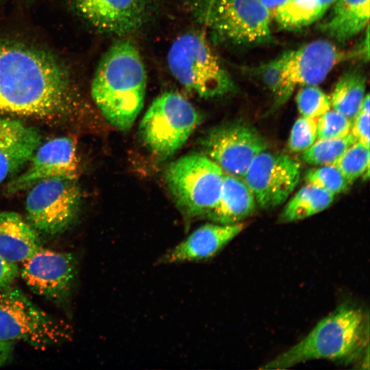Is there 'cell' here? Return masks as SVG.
Masks as SVG:
<instances>
[{"label":"cell","mask_w":370,"mask_h":370,"mask_svg":"<svg viewBox=\"0 0 370 370\" xmlns=\"http://www.w3.org/2000/svg\"><path fill=\"white\" fill-rule=\"evenodd\" d=\"M224 175L207 156L191 153L171 163L164 180L184 213L189 217H206L219 198Z\"/></svg>","instance_id":"obj_8"},{"label":"cell","mask_w":370,"mask_h":370,"mask_svg":"<svg viewBox=\"0 0 370 370\" xmlns=\"http://www.w3.org/2000/svg\"><path fill=\"white\" fill-rule=\"evenodd\" d=\"M300 172V164L286 154L266 149L254 158L242 178L256 204L271 209L286 201L298 184Z\"/></svg>","instance_id":"obj_11"},{"label":"cell","mask_w":370,"mask_h":370,"mask_svg":"<svg viewBox=\"0 0 370 370\" xmlns=\"http://www.w3.org/2000/svg\"><path fill=\"white\" fill-rule=\"evenodd\" d=\"M201 146L205 155L225 173L242 178L254 158L266 150L268 144L255 127L236 121L211 129L202 138Z\"/></svg>","instance_id":"obj_10"},{"label":"cell","mask_w":370,"mask_h":370,"mask_svg":"<svg viewBox=\"0 0 370 370\" xmlns=\"http://www.w3.org/2000/svg\"><path fill=\"white\" fill-rule=\"evenodd\" d=\"M334 197V195L308 184L286 204L279 220L282 223H290L312 217L328 208Z\"/></svg>","instance_id":"obj_23"},{"label":"cell","mask_w":370,"mask_h":370,"mask_svg":"<svg viewBox=\"0 0 370 370\" xmlns=\"http://www.w3.org/2000/svg\"><path fill=\"white\" fill-rule=\"evenodd\" d=\"M200 18L217 41L254 46L271 41V15L260 0H203Z\"/></svg>","instance_id":"obj_6"},{"label":"cell","mask_w":370,"mask_h":370,"mask_svg":"<svg viewBox=\"0 0 370 370\" xmlns=\"http://www.w3.org/2000/svg\"><path fill=\"white\" fill-rule=\"evenodd\" d=\"M13 343L0 340V367L10 358L12 353Z\"/></svg>","instance_id":"obj_33"},{"label":"cell","mask_w":370,"mask_h":370,"mask_svg":"<svg viewBox=\"0 0 370 370\" xmlns=\"http://www.w3.org/2000/svg\"><path fill=\"white\" fill-rule=\"evenodd\" d=\"M167 64L174 78L201 98L223 96L234 89L230 75L201 33L178 36L169 49Z\"/></svg>","instance_id":"obj_4"},{"label":"cell","mask_w":370,"mask_h":370,"mask_svg":"<svg viewBox=\"0 0 370 370\" xmlns=\"http://www.w3.org/2000/svg\"><path fill=\"white\" fill-rule=\"evenodd\" d=\"M82 193L77 178L58 177L38 182L28 189L26 220L38 233H62L77 217Z\"/></svg>","instance_id":"obj_9"},{"label":"cell","mask_w":370,"mask_h":370,"mask_svg":"<svg viewBox=\"0 0 370 370\" xmlns=\"http://www.w3.org/2000/svg\"><path fill=\"white\" fill-rule=\"evenodd\" d=\"M26 166L23 173L8 182V194L28 190L38 182L48 178H77L79 158L76 142L70 136H61L40 144Z\"/></svg>","instance_id":"obj_14"},{"label":"cell","mask_w":370,"mask_h":370,"mask_svg":"<svg viewBox=\"0 0 370 370\" xmlns=\"http://www.w3.org/2000/svg\"><path fill=\"white\" fill-rule=\"evenodd\" d=\"M74 256L42 247L23 262L21 278L35 294L60 303L71 293L76 276Z\"/></svg>","instance_id":"obj_13"},{"label":"cell","mask_w":370,"mask_h":370,"mask_svg":"<svg viewBox=\"0 0 370 370\" xmlns=\"http://www.w3.org/2000/svg\"><path fill=\"white\" fill-rule=\"evenodd\" d=\"M19 275L16 263L10 262L0 255V290L11 286Z\"/></svg>","instance_id":"obj_32"},{"label":"cell","mask_w":370,"mask_h":370,"mask_svg":"<svg viewBox=\"0 0 370 370\" xmlns=\"http://www.w3.org/2000/svg\"><path fill=\"white\" fill-rule=\"evenodd\" d=\"M42 247L39 234L26 219L11 211L0 212V255L23 262Z\"/></svg>","instance_id":"obj_18"},{"label":"cell","mask_w":370,"mask_h":370,"mask_svg":"<svg viewBox=\"0 0 370 370\" xmlns=\"http://www.w3.org/2000/svg\"><path fill=\"white\" fill-rule=\"evenodd\" d=\"M79 18L96 30L125 36L141 28L151 18L153 0H68Z\"/></svg>","instance_id":"obj_12"},{"label":"cell","mask_w":370,"mask_h":370,"mask_svg":"<svg viewBox=\"0 0 370 370\" xmlns=\"http://www.w3.org/2000/svg\"><path fill=\"white\" fill-rule=\"evenodd\" d=\"M348 57L325 40H314L291 51L284 73L288 91L292 95L297 86L319 84L338 63Z\"/></svg>","instance_id":"obj_15"},{"label":"cell","mask_w":370,"mask_h":370,"mask_svg":"<svg viewBox=\"0 0 370 370\" xmlns=\"http://www.w3.org/2000/svg\"><path fill=\"white\" fill-rule=\"evenodd\" d=\"M318 118L301 116L296 120L288 141V147L291 151L302 152L315 142L317 138Z\"/></svg>","instance_id":"obj_29"},{"label":"cell","mask_w":370,"mask_h":370,"mask_svg":"<svg viewBox=\"0 0 370 370\" xmlns=\"http://www.w3.org/2000/svg\"><path fill=\"white\" fill-rule=\"evenodd\" d=\"M352 121L341 113L330 109L318 118L317 138H333L351 133Z\"/></svg>","instance_id":"obj_30"},{"label":"cell","mask_w":370,"mask_h":370,"mask_svg":"<svg viewBox=\"0 0 370 370\" xmlns=\"http://www.w3.org/2000/svg\"><path fill=\"white\" fill-rule=\"evenodd\" d=\"M296 103L301 116L310 118L319 117L331 108L330 97L317 85L302 86Z\"/></svg>","instance_id":"obj_27"},{"label":"cell","mask_w":370,"mask_h":370,"mask_svg":"<svg viewBox=\"0 0 370 370\" xmlns=\"http://www.w3.org/2000/svg\"><path fill=\"white\" fill-rule=\"evenodd\" d=\"M355 142L356 139L351 133L339 138L318 139L302 151L301 158L306 163L312 165L333 164Z\"/></svg>","instance_id":"obj_24"},{"label":"cell","mask_w":370,"mask_h":370,"mask_svg":"<svg viewBox=\"0 0 370 370\" xmlns=\"http://www.w3.org/2000/svg\"><path fill=\"white\" fill-rule=\"evenodd\" d=\"M369 314L360 307L341 304L323 318L298 343L264 365L262 369H286L325 359L349 365L369 356Z\"/></svg>","instance_id":"obj_2"},{"label":"cell","mask_w":370,"mask_h":370,"mask_svg":"<svg viewBox=\"0 0 370 370\" xmlns=\"http://www.w3.org/2000/svg\"><path fill=\"white\" fill-rule=\"evenodd\" d=\"M78 98L69 69L56 54L0 35V114L63 118L73 112Z\"/></svg>","instance_id":"obj_1"},{"label":"cell","mask_w":370,"mask_h":370,"mask_svg":"<svg viewBox=\"0 0 370 370\" xmlns=\"http://www.w3.org/2000/svg\"><path fill=\"white\" fill-rule=\"evenodd\" d=\"M147 75L137 47L129 40L113 44L103 55L91 84L92 98L117 130L132 127L145 103Z\"/></svg>","instance_id":"obj_3"},{"label":"cell","mask_w":370,"mask_h":370,"mask_svg":"<svg viewBox=\"0 0 370 370\" xmlns=\"http://www.w3.org/2000/svg\"><path fill=\"white\" fill-rule=\"evenodd\" d=\"M260 2L269 11L271 16H273L275 11L287 0H260Z\"/></svg>","instance_id":"obj_34"},{"label":"cell","mask_w":370,"mask_h":370,"mask_svg":"<svg viewBox=\"0 0 370 370\" xmlns=\"http://www.w3.org/2000/svg\"><path fill=\"white\" fill-rule=\"evenodd\" d=\"M290 51H286L254 69L256 75L260 79L263 84L274 96L278 106L285 103L291 96L286 88L284 77Z\"/></svg>","instance_id":"obj_25"},{"label":"cell","mask_w":370,"mask_h":370,"mask_svg":"<svg viewBox=\"0 0 370 370\" xmlns=\"http://www.w3.org/2000/svg\"><path fill=\"white\" fill-rule=\"evenodd\" d=\"M351 134L356 141L369 147V113L358 112L352 120Z\"/></svg>","instance_id":"obj_31"},{"label":"cell","mask_w":370,"mask_h":370,"mask_svg":"<svg viewBox=\"0 0 370 370\" xmlns=\"http://www.w3.org/2000/svg\"><path fill=\"white\" fill-rule=\"evenodd\" d=\"M40 144L41 136L35 127L0 118V183L26 166Z\"/></svg>","instance_id":"obj_17"},{"label":"cell","mask_w":370,"mask_h":370,"mask_svg":"<svg viewBox=\"0 0 370 370\" xmlns=\"http://www.w3.org/2000/svg\"><path fill=\"white\" fill-rule=\"evenodd\" d=\"M369 147L356 141L332 164L352 183L360 176L369 175Z\"/></svg>","instance_id":"obj_26"},{"label":"cell","mask_w":370,"mask_h":370,"mask_svg":"<svg viewBox=\"0 0 370 370\" xmlns=\"http://www.w3.org/2000/svg\"><path fill=\"white\" fill-rule=\"evenodd\" d=\"M200 121L199 112L185 97L165 92L147 110L139 125V135L153 154L168 158L185 144Z\"/></svg>","instance_id":"obj_7"},{"label":"cell","mask_w":370,"mask_h":370,"mask_svg":"<svg viewBox=\"0 0 370 370\" xmlns=\"http://www.w3.org/2000/svg\"><path fill=\"white\" fill-rule=\"evenodd\" d=\"M335 0H287L274 13L278 25L286 30H298L323 16Z\"/></svg>","instance_id":"obj_21"},{"label":"cell","mask_w":370,"mask_h":370,"mask_svg":"<svg viewBox=\"0 0 370 370\" xmlns=\"http://www.w3.org/2000/svg\"><path fill=\"white\" fill-rule=\"evenodd\" d=\"M244 227L243 222L232 224L212 222L202 225L167 251L160 261L179 263L209 259L238 235Z\"/></svg>","instance_id":"obj_16"},{"label":"cell","mask_w":370,"mask_h":370,"mask_svg":"<svg viewBox=\"0 0 370 370\" xmlns=\"http://www.w3.org/2000/svg\"><path fill=\"white\" fill-rule=\"evenodd\" d=\"M305 178L307 184L334 195L343 192L351 184L332 164L322 165L308 170Z\"/></svg>","instance_id":"obj_28"},{"label":"cell","mask_w":370,"mask_h":370,"mask_svg":"<svg viewBox=\"0 0 370 370\" xmlns=\"http://www.w3.org/2000/svg\"><path fill=\"white\" fill-rule=\"evenodd\" d=\"M256 206L243 178L225 173L219 198L206 217L221 224L240 223L254 212Z\"/></svg>","instance_id":"obj_19"},{"label":"cell","mask_w":370,"mask_h":370,"mask_svg":"<svg viewBox=\"0 0 370 370\" xmlns=\"http://www.w3.org/2000/svg\"><path fill=\"white\" fill-rule=\"evenodd\" d=\"M366 75L354 69L345 73L336 84L331 97V107L352 121L358 114L365 95Z\"/></svg>","instance_id":"obj_22"},{"label":"cell","mask_w":370,"mask_h":370,"mask_svg":"<svg viewBox=\"0 0 370 370\" xmlns=\"http://www.w3.org/2000/svg\"><path fill=\"white\" fill-rule=\"evenodd\" d=\"M71 326L36 305L22 291L0 290V340L44 350L69 341Z\"/></svg>","instance_id":"obj_5"},{"label":"cell","mask_w":370,"mask_h":370,"mask_svg":"<svg viewBox=\"0 0 370 370\" xmlns=\"http://www.w3.org/2000/svg\"><path fill=\"white\" fill-rule=\"evenodd\" d=\"M369 0H335L320 30L344 43L362 32L369 25Z\"/></svg>","instance_id":"obj_20"}]
</instances>
